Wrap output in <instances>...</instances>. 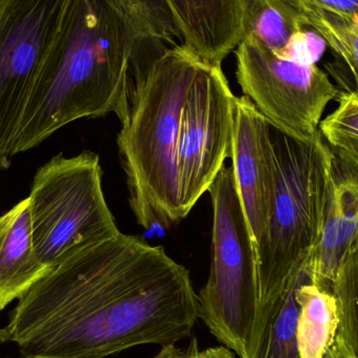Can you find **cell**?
I'll return each instance as SVG.
<instances>
[{
  "label": "cell",
  "mask_w": 358,
  "mask_h": 358,
  "mask_svg": "<svg viewBox=\"0 0 358 358\" xmlns=\"http://www.w3.org/2000/svg\"><path fill=\"white\" fill-rule=\"evenodd\" d=\"M199 302L189 271L162 246L119 236L55 267L10 311L22 358H106L189 338Z\"/></svg>",
  "instance_id": "6da1fadb"
},
{
  "label": "cell",
  "mask_w": 358,
  "mask_h": 358,
  "mask_svg": "<svg viewBox=\"0 0 358 358\" xmlns=\"http://www.w3.org/2000/svg\"><path fill=\"white\" fill-rule=\"evenodd\" d=\"M136 45L110 0H69L31 84L12 157L78 120H127L136 96Z\"/></svg>",
  "instance_id": "7a4b0ae2"
},
{
  "label": "cell",
  "mask_w": 358,
  "mask_h": 358,
  "mask_svg": "<svg viewBox=\"0 0 358 358\" xmlns=\"http://www.w3.org/2000/svg\"><path fill=\"white\" fill-rule=\"evenodd\" d=\"M203 59L182 43L153 48L127 120L117 134L120 159L136 222L169 229L182 220L178 149L189 88Z\"/></svg>",
  "instance_id": "3957f363"
},
{
  "label": "cell",
  "mask_w": 358,
  "mask_h": 358,
  "mask_svg": "<svg viewBox=\"0 0 358 358\" xmlns=\"http://www.w3.org/2000/svg\"><path fill=\"white\" fill-rule=\"evenodd\" d=\"M271 130L277 185L266 229L256 248V324L310 264L323 239L336 179V155L321 132L309 142H300L271 125Z\"/></svg>",
  "instance_id": "277c9868"
},
{
  "label": "cell",
  "mask_w": 358,
  "mask_h": 358,
  "mask_svg": "<svg viewBox=\"0 0 358 358\" xmlns=\"http://www.w3.org/2000/svg\"><path fill=\"white\" fill-rule=\"evenodd\" d=\"M208 193L212 263L198 294L199 317L221 344L250 358L258 310L257 255L233 167L221 169Z\"/></svg>",
  "instance_id": "5b68a950"
},
{
  "label": "cell",
  "mask_w": 358,
  "mask_h": 358,
  "mask_svg": "<svg viewBox=\"0 0 358 358\" xmlns=\"http://www.w3.org/2000/svg\"><path fill=\"white\" fill-rule=\"evenodd\" d=\"M100 159L92 151L58 155L38 169L29 200L36 255L48 268L121 234L102 187Z\"/></svg>",
  "instance_id": "8992f818"
},
{
  "label": "cell",
  "mask_w": 358,
  "mask_h": 358,
  "mask_svg": "<svg viewBox=\"0 0 358 358\" xmlns=\"http://www.w3.org/2000/svg\"><path fill=\"white\" fill-rule=\"evenodd\" d=\"M235 56L242 92L269 124L300 142L313 140L326 107L341 94L326 73L280 58L250 36H244Z\"/></svg>",
  "instance_id": "52a82bcc"
},
{
  "label": "cell",
  "mask_w": 358,
  "mask_h": 358,
  "mask_svg": "<svg viewBox=\"0 0 358 358\" xmlns=\"http://www.w3.org/2000/svg\"><path fill=\"white\" fill-rule=\"evenodd\" d=\"M235 98L221 65L202 60L181 120L178 178L182 219L231 157Z\"/></svg>",
  "instance_id": "ba28073f"
},
{
  "label": "cell",
  "mask_w": 358,
  "mask_h": 358,
  "mask_svg": "<svg viewBox=\"0 0 358 358\" xmlns=\"http://www.w3.org/2000/svg\"><path fill=\"white\" fill-rule=\"evenodd\" d=\"M67 2L0 0V170L10 167L19 120Z\"/></svg>",
  "instance_id": "9c48e42d"
},
{
  "label": "cell",
  "mask_w": 358,
  "mask_h": 358,
  "mask_svg": "<svg viewBox=\"0 0 358 358\" xmlns=\"http://www.w3.org/2000/svg\"><path fill=\"white\" fill-rule=\"evenodd\" d=\"M234 176L257 248L268 223L275 200L277 167L271 124L246 96L234 102Z\"/></svg>",
  "instance_id": "30bf717a"
},
{
  "label": "cell",
  "mask_w": 358,
  "mask_h": 358,
  "mask_svg": "<svg viewBox=\"0 0 358 358\" xmlns=\"http://www.w3.org/2000/svg\"><path fill=\"white\" fill-rule=\"evenodd\" d=\"M180 43L220 64L244 37V0H164Z\"/></svg>",
  "instance_id": "8fae6325"
},
{
  "label": "cell",
  "mask_w": 358,
  "mask_h": 358,
  "mask_svg": "<svg viewBox=\"0 0 358 358\" xmlns=\"http://www.w3.org/2000/svg\"><path fill=\"white\" fill-rule=\"evenodd\" d=\"M358 244V180L343 173L336 179L323 239L309 264L310 281L331 290L343 265Z\"/></svg>",
  "instance_id": "7c38bea8"
},
{
  "label": "cell",
  "mask_w": 358,
  "mask_h": 358,
  "mask_svg": "<svg viewBox=\"0 0 358 358\" xmlns=\"http://www.w3.org/2000/svg\"><path fill=\"white\" fill-rule=\"evenodd\" d=\"M52 271L36 255L25 198L0 216V310L22 298Z\"/></svg>",
  "instance_id": "4fadbf2b"
},
{
  "label": "cell",
  "mask_w": 358,
  "mask_h": 358,
  "mask_svg": "<svg viewBox=\"0 0 358 358\" xmlns=\"http://www.w3.org/2000/svg\"><path fill=\"white\" fill-rule=\"evenodd\" d=\"M310 279L309 266L294 278L265 310L255 328L250 358H300L296 289Z\"/></svg>",
  "instance_id": "5bb4252c"
},
{
  "label": "cell",
  "mask_w": 358,
  "mask_h": 358,
  "mask_svg": "<svg viewBox=\"0 0 358 358\" xmlns=\"http://www.w3.org/2000/svg\"><path fill=\"white\" fill-rule=\"evenodd\" d=\"M299 303L298 349L300 358H322L332 346L340 327L338 300L331 290L310 279L296 289Z\"/></svg>",
  "instance_id": "9a60e30c"
},
{
  "label": "cell",
  "mask_w": 358,
  "mask_h": 358,
  "mask_svg": "<svg viewBox=\"0 0 358 358\" xmlns=\"http://www.w3.org/2000/svg\"><path fill=\"white\" fill-rule=\"evenodd\" d=\"M287 0H244V36H250L273 54L283 52L306 29Z\"/></svg>",
  "instance_id": "2e32d148"
},
{
  "label": "cell",
  "mask_w": 358,
  "mask_h": 358,
  "mask_svg": "<svg viewBox=\"0 0 358 358\" xmlns=\"http://www.w3.org/2000/svg\"><path fill=\"white\" fill-rule=\"evenodd\" d=\"M300 13L303 22L317 31L345 61L355 81L358 96V19L306 2L287 0Z\"/></svg>",
  "instance_id": "e0dca14e"
},
{
  "label": "cell",
  "mask_w": 358,
  "mask_h": 358,
  "mask_svg": "<svg viewBox=\"0 0 358 358\" xmlns=\"http://www.w3.org/2000/svg\"><path fill=\"white\" fill-rule=\"evenodd\" d=\"M127 22L136 50L149 43L174 44L179 33L164 0H110Z\"/></svg>",
  "instance_id": "ac0fdd59"
},
{
  "label": "cell",
  "mask_w": 358,
  "mask_h": 358,
  "mask_svg": "<svg viewBox=\"0 0 358 358\" xmlns=\"http://www.w3.org/2000/svg\"><path fill=\"white\" fill-rule=\"evenodd\" d=\"M319 128L336 159H358V96L355 92L340 94L338 108L321 121Z\"/></svg>",
  "instance_id": "d6986e66"
},
{
  "label": "cell",
  "mask_w": 358,
  "mask_h": 358,
  "mask_svg": "<svg viewBox=\"0 0 358 358\" xmlns=\"http://www.w3.org/2000/svg\"><path fill=\"white\" fill-rule=\"evenodd\" d=\"M340 310L338 334L358 357V244L331 285Z\"/></svg>",
  "instance_id": "ffe728a7"
},
{
  "label": "cell",
  "mask_w": 358,
  "mask_h": 358,
  "mask_svg": "<svg viewBox=\"0 0 358 358\" xmlns=\"http://www.w3.org/2000/svg\"><path fill=\"white\" fill-rule=\"evenodd\" d=\"M155 358H235V355L224 346L200 350L197 338H193L185 349H179L176 345L163 346Z\"/></svg>",
  "instance_id": "44dd1931"
},
{
  "label": "cell",
  "mask_w": 358,
  "mask_h": 358,
  "mask_svg": "<svg viewBox=\"0 0 358 358\" xmlns=\"http://www.w3.org/2000/svg\"><path fill=\"white\" fill-rule=\"evenodd\" d=\"M358 19V0H294Z\"/></svg>",
  "instance_id": "7402d4cb"
},
{
  "label": "cell",
  "mask_w": 358,
  "mask_h": 358,
  "mask_svg": "<svg viewBox=\"0 0 358 358\" xmlns=\"http://www.w3.org/2000/svg\"><path fill=\"white\" fill-rule=\"evenodd\" d=\"M322 358H358V357L351 348L350 345L338 332L334 344Z\"/></svg>",
  "instance_id": "603a6c76"
},
{
  "label": "cell",
  "mask_w": 358,
  "mask_h": 358,
  "mask_svg": "<svg viewBox=\"0 0 358 358\" xmlns=\"http://www.w3.org/2000/svg\"><path fill=\"white\" fill-rule=\"evenodd\" d=\"M8 342V332H6V328L4 329H0V343Z\"/></svg>",
  "instance_id": "cb8c5ba5"
}]
</instances>
